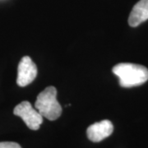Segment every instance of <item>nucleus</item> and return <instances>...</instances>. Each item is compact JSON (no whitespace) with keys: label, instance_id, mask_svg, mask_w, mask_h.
Instances as JSON below:
<instances>
[{"label":"nucleus","instance_id":"nucleus-7","mask_svg":"<svg viewBox=\"0 0 148 148\" xmlns=\"http://www.w3.org/2000/svg\"><path fill=\"white\" fill-rule=\"evenodd\" d=\"M0 148H21L19 144L12 142H3L0 143Z\"/></svg>","mask_w":148,"mask_h":148},{"label":"nucleus","instance_id":"nucleus-3","mask_svg":"<svg viewBox=\"0 0 148 148\" xmlns=\"http://www.w3.org/2000/svg\"><path fill=\"white\" fill-rule=\"evenodd\" d=\"M13 114L21 117L27 126L32 130H38L43 123V116L35 110L30 102L22 101L14 108Z\"/></svg>","mask_w":148,"mask_h":148},{"label":"nucleus","instance_id":"nucleus-2","mask_svg":"<svg viewBox=\"0 0 148 148\" xmlns=\"http://www.w3.org/2000/svg\"><path fill=\"white\" fill-rule=\"evenodd\" d=\"M35 106L38 112L49 120H56L62 114V107L57 101V90L54 86H48L36 98Z\"/></svg>","mask_w":148,"mask_h":148},{"label":"nucleus","instance_id":"nucleus-4","mask_svg":"<svg viewBox=\"0 0 148 148\" xmlns=\"http://www.w3.org/2000/svg\"><path fill=\"white\" fill-rule=\"evenodd\" d=\"M37 76V67L29 56L21 58L18 64L16 83L19 86H26L35 80Z\"/></svg>","mask_w":148,"mask_h":148},{"label":"nucleus","instance_id":"nucleus-5","mask_svg":"<svg viewBox=\"0 0 148 148\" xmlns=\"http://www.w3.org/2000/svg\"><path fill=\"white\" fill-rule=\"evenodd\" d=\"M114 131L113 123L110 120H102L95 123L88 127L86 130L87 138L91 142L99 143L110 136Z\"/></svg>","mask_w":148,"mask_h":148},{"label":"nucleus","instance_id":"nucleus-6","mask_svg":"<svg viewBox=\"0 0 148 148\" xmlns=\"http://www.w3.org/2000/svg\"><path fill=\"white\" fill-rule=\"evenodd\" d=\"M148 19V0H140L137 3L128 17V24L132 27L139 26Z\"/></svg>","mask_w":148,"mask_h":148},{"label":"nucleus","instance_id":"nucleus-1","mask_svg":"<svg viewBox=\"0 0 148 148\" xmlns=\"http://www.w3.org/2000/svg\"><path fill=\"white\" fill-rule=\"evenodd\" d=\"M123 87H132L145 83L148 80V69L143 65L122 63L113 68Z\"/></svg>","mask_w":148,"mask_h":148}]
</instances>
